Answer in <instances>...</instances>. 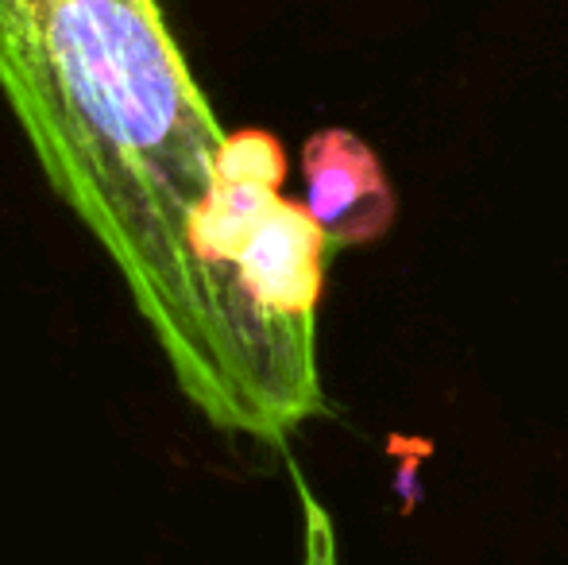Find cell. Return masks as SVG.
I'll return each instance as SVG.
<instances>
[{"mask_svg": "<svg viewBox=\"0 0 568 565\" xmlns=\"http://www.w3.org/2000/svg\"><path fill=\"white\" fill-rule=\"evenodd\" d=\"M294 473V488L302 500V519H306V565H337V543H333V523L329 512L317 504V496L310 492V484L302 481L298 468Z\"/></svg>", "mask_w": 568, "mask_h": 565, "instance_id": "obj_4", "label": "cell"}, {"mask_svg": "<svg viewBox=\"0 0 568 565\" xmlns=\"http://www.w3.org/2000/svg\"><path fill=\"white\" fill-rule=\"evenodd\" d=\"M283 179L286 155L271 132H229L202 221V256L229 299L271 445L325 415L317 306L333 252L306 202L283 198Z\"/></svg>", "mask_w": 568, "mask_h": 565, "instance_id": "obj_2", "label": "cell"}, {"mask_svg": "<svg viewBox=\"0 0 568 565\" xmlns=\"http://www.w3.org/2000/svg\"><path fill=\"white\" fill-rule=\"evenodd\" d=\"M0 98L213 430L267 445L202 221L229 143L159 0H0Z\"/></svg>", "mask_w": 568, "mask_h": 565, "instance_id": "obj_1", "label": "cell"}, {"mask_svg": "<svg viewBox=\"0 0 568 565\" xmlns=\"http://www.w3.org/2000/svg\"><path fill=\"white\" fill-rule=\"evenodd\" d=\"M306 210L333 249L372 244L390 229L398 198L379 155L348 129H322L302 148Z\"/></svg>", "mask_w": 568, "mask_h": 565, "instance_id": "obj_3", "label": "cell"}]
</instances>
